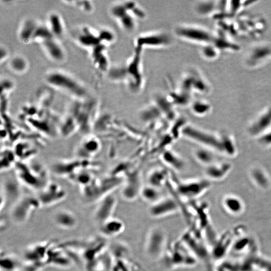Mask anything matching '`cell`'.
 <instances>
[{"mask_svg":"<svg viewBox=\"0 0 271 271\" xmlns=\"http://www.w3.org/2000/svg\"><path fill=\"white\" fill-rule=\"evenodd\" d=\"M209 186V182L205 179L181 180L176 182L174 190L178 198L191 201L201 195Z\"/></svg>","mask_w":271,"mask_h":271,"instance_id":"obj_5","label":"cell"},{"mask_svg":"<svg viewBox=\"0 0 271 271\" xmlns=\"http://www.w3.org/2000/svg\"><path fill=\"white\" fill-rule=\"evenodd\" d=\"M173 34L180 39L202 46L212 44L215 37L208 29L190 23L176 25L173 29Z\"/></svg>","mask_w":271,"mask_h":271,"instance_id":"obj_3","label":"cell"},{"mask_svg":"<svg viewBox=\"0 0 271 271\" xmlns=\"http://www.w3.org/2000/svg\"><path fill=\"white\" fill-rule=\"evenodd\" d=\"M100 43L106 44L113 43L115 39L116 36L114 33L111 30L107 28L102 29L98 35Z\"/></svg>","mask_w":271,"mask_h":271,"instance_id":"obj_37","label":"cell"},{"mask_svg":"<svg viewBox=\"0 0 271 271\" xmlns=\"http://www.w3.org/2000/svg\"><path fill=\"white\" fill-rule=\"evenodd\" d=\"M40 207L36 196L23 195L12 206L11 218L15 224H23L29 220L34 210Z\"/></svg>","mask_w":271,"mask_h":271,"instance_id":"obj_7","label":"cell"},{"mask_svg":"<svg viewBox=\"0 0 271 271\" xmlns=\"http://www.w3.org/2000/svg\"><path fill=\"white\" fill-rule=\"evenodd\" d=\"M42 43L45 50L52 58L58 61L63 58V51L53 37L43 41Z\"/></svg>","mask_w":271,"mask_h":271,"instance_id":"obj_26","label":"cell"},{"mask_svg":"<svg viewBox=\"0 0 271 271\" xmlns=\"http://www.w3.org/2000/svg\"><path fill=\"white\" fill-rule=\"evenodd\" d=\"M36 196L41 206H50L63 200L66 192L59 184L48 182Z\"/></svg>","mask_w":271,"mask_h":271,"instance_id":"obj_12","label":"cell"},{"mask_svg":"<svg viewBox=\"0 0 271 271\" xmlns=\"http://www.w3.org/2000/svg\"><path fill=\"white\" fill-rule=\"evenodd\" d=\"M220 52L213 44L202 46L200 49V54L202 57L208 60L216 59L219 55Z\"/></svg>","mask_w":271,"mask_h":271,"instance_id":"obj_34","label":"cell"},{"mask_svg":"<svg viewBox=\"0 0 271 271\" xmlns=\"http://www.w3.org/2000/svg\"><path fill=\"white\" fill-rule=\"evenodd\" d=\"M49 23L50 27L49 29L53 35H59L62 34L63 26L60 18L58 15L55 14H51L50 16Z\"/></svg>","mask_w":271,"mask_h":271,"instance_id":"obj_36","label":"cell"},{"mask_svg":"<svg viewBox=\"0 0 271 271\" xmlns=\"http://www.w3.org/2000/svg\"><path fill=\"white\" fill-rule=\"evenodd\" d=\"M27 65L26 61L21 57H16L11 62L12 68L17 72L23 71L27 67Z\"/></svg>","mask_w":271,"mask_h":271,"instance_id":"obj_38","label":"cell"},{"mask_svg":"<svg viewBox=\"0 0 271 271\" xmlns=\"http://www.w3.org/2000/svg\"><path fill=\"white\" fill-rule=\"evenodd\" d=\"M139 116L144 123H150L158 120L163 115L157 105L152 102L140 110Z\"/></svg>","mask_w":271,"mask_h":271,"instance_id":"obj_22","label":"cell"},{"mask_svg":"<svg viewBox=\"0 0 271 271\" xmlns=\"http://www.w3.org/2000/svg\"><path fill=\"white\" fill-rule=\"evenodd\" d=\"M116 21L120 27L126 32H133L137 28L138 20L130 13L128 10L123 16Z\"/></svg>","mask_w":271,"mask_h":271,"instance_id":"obj_29","label":"cell"},{"mask_svg":"<svg viewBox=\"0 0 271 271\" xmlns=\"http://www.w3.org/2000/svg\"><path fill=\"white\" fill-rule=\"evenodd\" d=\"M193 155L198 162L207 166L211 164L214 158L209 149L205 147L196 148L193 151Z\"/></svg>","mask_w":271,"mask_h":271,"instance_id":"obj_30","label":"cell"},{"mask_svg":"<svg viewBox=\"0 0 271 271\" xmlns=\"http://www.w3.org/2000/svg\"><path fill=\"white\" fill-rule=\"evenodd\" d=\"M153 102L159 107L164 117L169 120H174L176 118V106L169 99L167 94H156Z\"/></svg>","mask_w":271,"mask_h":271,"instance_id":"obj_20","label":"cell"},{"mask_svg":"<svg viewBox=\"0 0 271 271\" xmlns=\"http://www.w3.org/2000/svg\"><path fill=\"white\" fill-rule=\"evenodd\" d=\"M183 90L193 94H205L210 90L208 81L196 69L190 68L184 73L181 78L180 86Z\"/></svg>","mask_w":271,"mask_h":271,"instance_id":"obj_8","label":"cell"},{"mask_svg":"<svg viewBox=\"0 0 271 271\" xmlns=\"http://www.w3.org/2000/svg\"><path fill=\"white\" fill-rule=\"evenodd\" d=\"M169 258L174 267L192 266L195 262L193 253L182 241L172 247Z\"/></svg>","mask_w":271,"mask_h":271,"instance_id":"obj_15","label":"cell"},{"mask_svg":"<svg viewBox=\"0 0 271 271\" xmlns=\"http://www.w3.org/2000/svg\"><path fill=\"white\" fill-rule=\"evenodd\" d=\"M21 264L18 259L13 255L4 254L2 256L1 270L3 271H20Z\"/></svg>","mask_w":271,"mask_h":271,"instance_id":"obj_31","label":"cell"},{"mask_svg":"<svg viewBox=\"0 0 271 271\" xmlns=\"http://www.w3.org/2000/svg\"><path fill=\"white\" fill-rule=\"evenodd\" d=\"M173 42V37L168 32L157 30L140 34L135 38L134 45V48L144 50L168 47Z\"/></svg>","mask_w":271,"mask_h":271,"instance_id":"obj_4","label":"cell"},{"mask_svg":"<svg viewBox=\"0 0 271 271\" xmlns=\"http://www.w3.org/2000/svg\"><path fill=\"white\" fill-rule=\"evenodd\" d=\"M97 203L93 213V219L99 225L112 217L117 204L116 197L111 193L101 198Z\"/></svg>","mask_w":271,"mask_h":271,"instance_id":"obj_14","label":"cell"},{"mask_svg":"<svg viewBox=\"0 0 271 271\" xmlns=\"http://www.w3.org/2000/svg\"><path fill=\"white\" fill-rule=\"evenodd\" d=\"M143 52V50L134 48L133 54L124 63L125 79L124 83L129 91L134 94L140 93L144 87Z\"/></svg>","mask_w":271,"mask_h":271,"instance_id":"obj_1","label":"cell"},{"mask_svg":"<svg viewBox=\"0 0 271 271\" xmlns=\"http://www.w3.org/2000/svg\"><path fill=\"white\" fill-rule=\"evenodd\" d=\"M271 58V47L266 44L255 45L245 55V63L250 67H256L265 63Z\"/></svg>","mask_w":271,"mask_h":271,"instance_id":"obj_16","label":"cell"},{"mask_svg":"<svg viewBox=\"0 0 271 271\" xmlns=\"http://www.w3.org/2000/svg\"><path fill=\"white\" fill-rule=\"evenodd\" d=\"M215 2L208 1L198 2L194 6V11L201 16H212L213 17L216 14L217 8H219V5Z\"/></svg>","mask_w":271,"mask_h":271,"instance_id":"obj_25","label":"cell"},{"mask_svg":"<svg viewBox=\"0 0 271 271\" xmlns=\"http://www.w3.org/2000/svg\"><path fill=\"white\" fill-rule=\"evenodd\" d=\"M169 180V173L162 168H157L150 171L147 177L148 184L161 189Z\"/></svg>","mask_w":271,"mask_h":271,"instance_id":"obj_23","label":"cell"},{"mask_svg":"<svg viewBox=\"0 0 271 271\" xmlns=\"http://www.w3.org/2000/svg\"><path fill=\"white\" fill-rule=\"evenodd\" d=\"M125 229L124 223L120 219L111 217L99 225V231L101 236L111 238L121 234Z\"/></svg>","mask_w":271,"mask_h":271,"instance_id":"obj_17","label":"cell"},{"mask_svg":"<svg viewBox=\"0 0 271 271\" xmlns=\"http://www.w3.org/2000/svg\"><path fill=\"white\" fill-rule=\"evenodd\" d=\"M229 169V166L228 164L222 165L211 164L206 169L205 174L210 178L218 179L224 176Z\"/></svg>","mask_w":271,"mask_h":271,"instance_id":"obj_32","label":"cell"},{"mask_svg":"<svg viewBox=\"0 0 271 271\" xmlns=\"http://www.w3.org/2000/svg\"><path fill=\"white\" fill-rule=\"evenodd\" d=\"M37 27L36 24L31 20L26 22L20 30V37L24 41L32 40L34 34Z\"/></svg>","mask_w":271,"mask_h":271,"instance_id":"obj_33","label":"cell"},{"mask_svg":"<svg viewBox=\"0 0 271 271\" xmlns=\"http://www.w3.org/2000/svg\"><path fill=\"white\" fill-rule=\"evenodd\" d=\"M180 202L173 195L163 197L156 203L150 205L148 214L153 218H161L178 212Z\"/></svg>","mask_w":271,"mask_h":271,"instance_id":"obj_11","label":"cell"},{"mask_svg":"<svg viewBox=\"0 0 271 271\" xmlns=\"http://www.w3.org/2000/svg\"><path fill=\"white\" fill-rule=\"evenodd\" d=\"M226 205L231 211H238L240 210V202L235 198H228L226 200Z\"/></svg>","mask_w":271,"mask_h":271,"instance_id":"obj_39","label":"cell"},{"mask_svg":"<svg viewBox=\"0 0 271 271\" xmlns=\"http://www.w3.org/2000/svg\"><path fill=\"white\" fill-rule=\"evenodd\" d=\"M162 161L168 167L176 171L184 169L186 163L183 158L177 153L170 149L165 150L161 156Z\"/></svg>","mask_w":271,"mask_h":271,"instance_id":"obj_21","label":"cell"},{"mask_svg":"<svg viewBox=\"0 0 271 271\" xmlns=\"http://www.w3.org/2000/svg\"><path fill=\"white\" fill-rule=\"evenodd\" d=\"M1 170L3 169L4 171L8 170L12 167L13 165L16 164V157H15L14 153L9 150H4V151L1 153Z\"/></svg>","mask_w":271,"mask_h":271,"instance_id":"obj_35","label":"cell"},{"mask_svg":"<svg viewBox=\"0 0 271 271\" xmlns=\"http://www.w3.org/2000/svg\"><path fill=\"white\" fill-rule=\"evenodd\" d=\"M271 125V107L266 110L256 120L250 128V131L255 134L260 133Z\"/></svg>","mask_w":271,"mask_h":271,"instance_id":"obj_27","label":"cell"},{"mask_svg":"<svg viewBox=\"0 0 271 271\" xmlns=\"http://www.w3.org/2000/svg\"><path fill=\"white\" fill-rule=\"evenodd\" d=\"M189 107L191 112L198 116H202L207 114L211 108L208 102L202 99H193Z\"/></svg>","mask_w":271,"mask_h":271,"instance_id":"obj_28","label":"cell"},{"mask_svg":"<svg viewBox=\"0 0 271 271\" xmlns=\"http://www.w3.org/2000/svg\"><path fill=\"white\" fill-rule=\"evenodd\" d=\"M262 142L266 143H271V133L268 134L265 137H263L262 140Z\"/></svg>","mask_w":271,"mask_h":271,"instance_id":"obj_41","label":"cell"},{"mask_svg":"<svg viewBox=\"0 0 271 271\" xmlns=\"http://www.w3.org/2000/svg\"><path fill=\"white\" fill-rule=\"evenodd\" d=\"M140 196L150 205L156 203L164 197L161 189L149 184L143 186Z\"/></svg>","mask_w":271,"mask_h":271,"instance_id":"obj_24","label":"cell"},{"mask_svg":"<svg viewBox=\"0 0 271 271\" xmlns=\"http://www.w3.org/2000/svg\"><path fill=\"white\" fill-rule=\"evenodd\" d=\"M53 219L56 225L63 229H73L78 224L76 215L67 209L57 210L54 213Z\"/></svg>","mask_w":271,"mask_h":271,"instance_id":"obj_18","label":"cell"},{"mask_svg":"<svg viewBox=\"0 0 271 271\" xmlns=\"http://www.w3.org/2000/svg\"><path fill=\"white\" fill-rule=\"evenodd\" d=\"M47 81L50 85L71 95L81 97L85 95L84 88L75 80L60 72H53L48 75Z\"/></svg>","mask_w":271,"mask_h":271,"instance_id":"obj_10","label":"cell"},{"mask_svg":"<svg viewBox=\"0 0 271 271\" xmlns=\"http://www.w3.org/2000/svg\"><path fill=\"white\" fill-rule=\"evenodd\" d=\"M181 135L209 149L224 150L222 142L215 136L192 124L187 123L182 128Z\"/></svg>","mask_w":271,"mask_h":271,"instance_id":"obj_6","label":"cell"},{"mask_svg":"<svg viewBox=\"0 0 271 271\" xmlns=\"http://www.w3.org/2000/svg\"><path fill=\"white\" fill-rule=\"evenodd\" d=\"M100 143L97 138L88 136L80 143L77 152L79 157L88 159L95 155L100 150Z\"/></svg>","mask_w":271,"mask_h":271,"instance_id":"obj_19","label":"cell"},{"mask_svg":"<svg viewBox=\"0 0 271 271\" xmlns=\"http://www.w3.org/2000/svg\"><path fill=\"white\" fill-rule=\"evenodd\" d=\"M31 164L18 165L17 169V176L19 180L27 186L39 188V190L47 184L41 180H46V172L44 168L38 165H36Z\"/></svg>","mask_w":271,"mask_h":271,"instance_id":"obj_9","label":"cell"},{"mask_svg":"<svg viewBox=\"0 0 271 271\" xmlns=\"http://www.w3.org/2000/svg\"><path fill=\"white\" fill-rule=\"evenodd\" d=\"M121 191V197L125 201H133L140 196L142 184L141 173L133 170L128 173L123 182Z\"/></svg>","mask_w":271,"mask_h":271,"instance_id":"obj_13","label":"cell"},{"mask_svg":"<svg viewBox=\"0 0 271 271\" xmlns=\"http://www.w3.org/2000/svg\"><path fill=\"white\" fill-rule=\"evenodd\" d=\"M168 245V236L161 226L151 227L147 232L144 250L146 256L152 260H159L165 255Z\"/></svg>","mask_w":271,"mask_h":271,"instance_id":"obj_2","label":"cell"},{"mask_svg":"<svg viewBox=\"0 0 271 271\" xmlns=\"http://www.w3.org/2000/svg\"><path fill=\"white\" fill-rule=\"evenodd\" d=\"M254 178L258 184L265 186L267 183V180L264 175L259 171L254 172Z\"/></svg>","mask_w":271,"mask_h":271,"instance_id":"obj_40","label":"cell"}]
</instances>
